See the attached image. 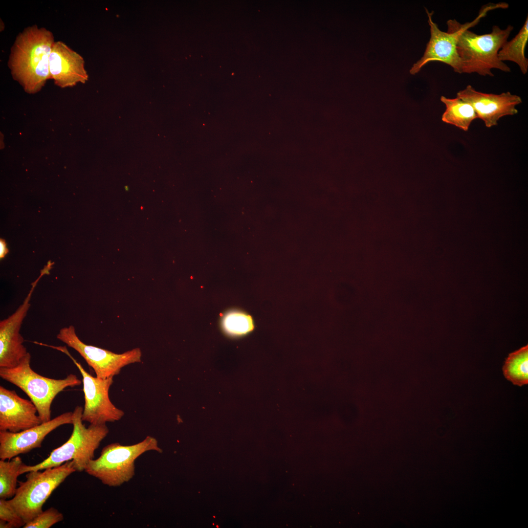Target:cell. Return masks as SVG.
Listing matches in <instances>:
<instances>
[{
	"mask_svg": "<svg viewBox=\"0 0 528 528\" xmlns=\"http://www.w3.org/2000/svg\"><path fill=\"white\" fill-rule=\"evenodd\" d=\"M83 408L77 406L72 412L73 431L68 440L61 446L54 449L48 457L34 465L25 464L22 474L58 466L66 462L72 461L77 472L85 471L88 462L94 459V452L109 432L106 424H90L87 427L83 424L82 416Z\"/></svg>",
	"mask_w": 528,
	"mask_h": 528,
	"instance_id": "obj_2",
	"label": "cell"
},
{
	"mask_svg": "<svg viewBox=\"0 0 528 528\" xmlns=\"http://www.w3.org/2000/svg\"><path fill=\"white\" fill-rule=\"evenodd\" d=\"M125 188H126L127 191L128 190V187L126 186Z\"/></svg>",
	"mask_w": 528,
	"mask_h": 528,
	"instance_id": "obj_23",
	"label": "cell"
},
{
	"mask_svg": "<svg viewBox=\"0 0 528 528\" xmlns=\"http://www.w3.org/2000/svg\"><path fill=\"white\" fill-rule=\"evenodd\" d=\"M31 400L0 386V431L19 432L42 423Z\"/></svg>",
	"mask_w": 528,
	"mask_h": 528,
	"instance_id": "obj_13",
	"label": "cell"
},
{
	"mask_svg": "<svg viewBox=\"0 0 528 528\" xmlns=\"http://www.w3.org/2000/svg\"><path fill=\"white\" fill-rule=\"evenodd\" d=\"M9 250L6 247V243L4 240L0 239V259L3 258L8 253Z\"/></svg>",
	"mask_w": 528,
	"mask_h": 528,
	"instance_id": "obj_22",
	"label": "cell"
},
{
	"mask_svg": "<svg viewBox=\"0 0 528 528\" xmlns=\"http://www.w3.org/2000/svg\"><path fill=\"white\" fill-rule=\"evenodd\" d=\"M26 523L8 500L0 499V528H19Z\"/></svg>",
	"mask_w": 528,
	"mask_h": 528,
	"instance_id": "obj_20",
	"label": "cell"
},
{
	"mask_svg": "<svg viewBox=\"0 0 528 528\" xmlns=\"http://www.w3.org/2000/svg\"><path fill=\"white\" fill-rule=\"evenodd\" d=\"M72 423V412H67L48 421L19 432L0 431V459L9 460L40 448L48 434L61 425Z\"/></svg>",
	"mask_w": 528,
	"mask_h": 528,
	"instance_id": "obj_11",
	"label": "cell"
},
{
	"mask_svg": "<svg viewBox=\"0 0 528 528\" xmlns=\"http://www.w3.org/2000/svg\"><path fill=\"white\" fill-rule=\"evenodd\" d=\"M513 29L508 25L505 29L493 25L488 34L478 35L469 29L459 36L457 51L462 64V72L477 73L481 76H493L491 69L509 72L510 68L498 58V52Z\"/></svg>",
	"mask_w": 528,
	"mask_h": 528,
	"instance_id": "obj_3",
	"label": "cell"
},
{
	"mask_svg": "<svg viewBox=\"0 0 528 528\" xmlns=\"http://www.w3.org/2000/svg\"><path fill=\"white\" fill-rule=\"evenodd\" d=\"M45 274H47V272L42 269L40 276L32 283L22 303L13 313L0 322V368L16 366L28 352L23 345L24 339L20 330L31 306L33 293L39 280Z\"/></svg>",
	"mask_w": 528,
	"mask_h": 528,
	"instance_id": "obj_10",
	"label": "cell"
},
{
	"mask_svg": "<svg viewBox=\"0 0 528 528\" xmlns=\"http://www.w3.org/2000/svg\"><path fill=\"white\" fill-rule=\"evenodd\" d=\"M505 377L514 385L528 383V346L510 353L503 367Z\"/></svg>",
	"mask_w": 528,
	"mask_h": 528,
	"instance_id": "obj_17",
	"label": "cell"
},
{
	"mask_svg": "<svg viewBox=\"0 0 528 528\" xmlns=\"http://www.w3.org/2000/svg\"><path fill=\"white\" fill-rule=\"evenodd\" d=\"M440 100L446 106L441 117L442 121L446 123L466 132L471 122L478 118L473 107L459 97L451 99L442 96Z\"/></svg>",
	"mask_w": 528,
	"mask_h": 528,
	"instance_id": "obj_15",
	"label": "cell"
},
{
	"mask_svg": "<svg viewBox=\"0 0 528 528\" xmlns=\"http://www.w3.org/2000/svg\"><path fill=\"white\" fill-rule=\"evenodd\" d=\"M57 338L77 351L100 378L113 377L119 374L123 367L141 362L142 352L139 348L119 354L87 345L79 338L72 325L61 329Z\"/></svg>",
	"mask_w": 528,
	"mask_h": 528,
	"instance_id": "obj_9",
	"label": "cell"
},
{
	"mask_svg": "<svg viewBox=\"0 0 528 528\" xmlns=\"http://www.w3.org/2000/svg\"><path fill=\"white\" fill-rule=\"evenodd\" d=\"M457 97L473 107L478 118L482 119L487 128L497 125L503 116L517 114L516 107L522 102L521 97L509 91L500 94L486 93L476 90L469 85L458 91Z\"/></svg>",
	"mask_w": 528,
	"mask_h": 528,
	"instance_id": "obj_12",
	"label": "cell"
},
{
	"mask_svg": "<svg viewBox=\"0 0 528 528\" xmlns=\"http://www.w3.org/2000/svg\"><path fill=\"white\" fill-rule=\"evenodd\" d=\"M53 33L37 25L20 33L11 48L8 66L13 78L29 93L39 91L50 79L49 60Z\"/></svg>",
	"mask_w": 528,
	"mask_h": 528,
	"instance_id": "obj_1",
	"label": "cell"
},
{
	"mask_svg": "<svg viewBox=\"0 0 528 528\" xmlns=\"http://www.w3.org/2000/svg\"><path fill=\"white\" fill-rule=\"evenodd\" d=\"M29 352L15 367L0 368V376L23 391L36 406L42 422L51 419V405L57 395L67 387L79 386L82 381L70 374L64 379L42 376L30 366Z\"/></svg>",
	"mask_w": 528,
	"mask_h": 528,
	"instance_id": "obj_5",
	"label": "cell"
},
{
	"mask_svg": "<svg viewBox=\"0 0 528 528\" xmlns=\"http://www.w3.org/2000/svg\"><path fill=\"white\" fill-rule=\"evenodd\" d=\"M64 516L56 508L51 507L43 511L33 519L26 523L23 528H49L62 521Z\"/></svg>",
	"mask_w": 528,
	"mask_h": 528,
	"instance_id": "obj_21",
	"label": "cell"
},
{
	"mask_svg": "<svg viewBox=\"0 0 528 528\" xmlns=\"http://www.w3.org/2000/svg\"><path fill=\"white\" fill-rule=\"evenodd\" d=\"M49 347L68 355L82 375L85 399L82 420L90 424L102 425L121 419L124 415V411L117 408L109 397V390L113 382V377L105 379L94 377L71 355L65 347Z\"/></svg>",
	"mask_w": 528,
	"mask_h": 528,
	"instance_id": "obj_8",
	"label": "cell"
},
{
	"mask_svg": "<svg viewBox=\"0 0 528 528\" xmlns=\"http://www.w3.org/2000/svg\"><path fill=\"white\" fill-rule=\"evenodd\" d=\"M25 464L16 456L9 460H0V499L13 498L17 489L18 477Z\"/></svg>",
	"mask_w": 528,
	"mask_h": 528,
	"instance_id": "obj_18",
	"label": "cell"
},
{
	"mask_svg": "<svg viewBox=\"0 0 528 528\" xmlns=\"http://www.w3.org/2000/svg\"><path fill=\"white\" fill-rule=\"evenodd\" d=\"M222 326L226 332L233 335L245 334L254 328L251 317L238 311H232L226 314L222 320Z\"/></svg>",
	"mask_w": 528,
	"mask_h": 528,
	"instance_id": "obj_19",
	"label": "cell"
},
{
	"mask_svg": "<svg viewBox=\"0 0 528 528\" xmlns=\"http://www.w3.org/2000/svg\"><path fill=\"white\" fill-rule=\"evenodd\" d=\"M49 61L50 79L61 88L84 83L88 80L82 57L62 41L53 44Z\"/></svg>",
	"mask_w": 528,
	"mask_h": 528,
	"instance_id": "obj_14",
	"label": "cell"
},
{
	"mask_svg": "<svg viewBox=\"0 0 528 528\" xmlns=\"http://www.w3.org/2000/svg\"><path fill=\"white\" fill-rule=\"evenodd\" d=\"M528 41V17L518 34L510 41L506 42L498 52V56L502 62L508 61L516 63L523 74L528 70V59L525 49Z\"/></svg>",
	"mask_w": 528,
	"mask_h": 528,
	"instance_id": "obj_16",
	"label": "cell"
},
{
	"mask_svg": "<svg viewBox=\"0 0 528 528\" xmlns=\"http://www.w3.org/2000/svg\"><path fill=\"white\" fill-rule=\"evenodd\" d=\"M506 8V3L504 2L489 3L482 7L477 17L471 22L462 24L455 19L449 20L446 22L447 32L442 31L439 28L432 20L433 11L429 12L426 9L428 22L430 27V38L423 56L414 64L410 73L415 74L427 63L438 61L450 66L455 72L462 73L461 62L457 51V41L461 33L465 29L475 26L490 10Z\"/></svg>",
	"mask_w": 528,
	"mask_h": 528,
	"instance_id": "obj_7",
	"label": "cell"
},
{
	"mask_svg": "<svg viewBox=\"0 0 528 528\" xmlns=\"http://www.w3.org/2000/svg\"><path fill=\"white\" fill-rule=\"evenodd\" d=\"M150 451L162 452L157 440L150 436L131 445H122L118 442L110 443L103 448L98 458L88 462L85 471L105 485L119 486L134 476L135 460Z\"/></svg>",
	"mask_w": 528,
	"mask_h": 528,
	"instance_id": "obj_4",
	"label": "cell"
},
{
	"mask_svg": "<svg viewBox=\"0 0 528 528\" xmlns=\"http://www.w3.org/2000/svg\"><path fill=\"white\" fill-rule=\"evenodd\" d=\"M76 471L72 461L58 466L30 471L25 481L19 482L15 495L8 501L26 523L30 522L43 511L44 504L53 491Z\"/></svg>",
	"mask_w": 528,
	"mask_h": 528,
	"instance_id": "obj_6",
	"label": "cell"
}]
</instances>
